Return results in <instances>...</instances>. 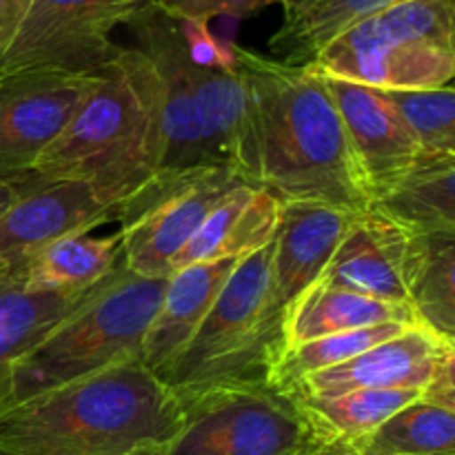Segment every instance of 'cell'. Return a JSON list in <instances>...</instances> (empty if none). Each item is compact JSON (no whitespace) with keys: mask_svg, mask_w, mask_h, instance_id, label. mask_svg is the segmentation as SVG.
<instances>
[{"mask_svg":"<svg viewBox=\"0 0 455 455\" xmlns=\"http://www.w3.org/2000/svg\"><path fill=\"white\" fill-rule=\"evenodd\" d=\"M251 107L253 187L283 203L364 212L371 191L323 76L234 44Z\"/></svg>","mask_w":455,"mask_h":455,"instance_id":"cell-1","label":"cell"},{"mask_svg":"<svg viewBox=\"0 0 455 455\" xmlns=\"http://www.w3.org/2000/svg\"><path fill=\"white\" fill-rule=\"evenodd\" d=\"M180 420V398L138 360L18 404L0 455H127L167 444Z\"/></svg>","mask_w":455,"mask_h":455,"instance_id":"cell-2","label":"cell"},{"mask_svg":"<svg viewBox=\"0 0 455 455\" xmlns=\"http://www.w3.org/2000/svg\"><path fill=\"white\" fill-rule=\"evenodd\" d=\"M31 173L93 182L123 198L124 212L154 187L149 109L127 47L96 69L92 89Z\"/></svg>","mask_w":455,"mask_h":455,"instance_id":"cell-3","label":"cell"},{"mask_svg":"<svg viewBox=\"0 0 455 455\" xmlns=\"http://www.w3.org/2000/svg\"><path fill=\"white\" fill-rule=\"evenodd\" d=\"M164 283L140 278L120 262L78 311L52 329L16 364L13 409L58 387L138 360L142 363V345L163 302Z\"/></svg>","mask_w":455,"mask_h":455,"instance_id":"cell-4","label":"cell"},{"mask_svg":"<svg viewBox=\"0 0 455 455\" xmlns=\"http://www.w3.org/2000/svg\"><path fill=\"white\" fill-rule=\"evenodd\" d=\"M274 243L240 258L212 309L160 380L178 395L269 378L283 354V324L271 309Z\"/></svg>","mask_w":455,"mask_h":455,"instance_id":"cell-5","label":"cell"},{"mask_svg":"<svg viewBox=\"0 0 455 455\" xmlns=\"http://www.w3.org/2000/svg\"><path fill=\"white\" fill-rule=\"evenodd\" d=\"M180 404V427L163 455H323L333 449L300 400L267 380L212 387Z\"/></svg>","mask_w":455,"mask_h":455,"instance_id":"cell-6","label":"cell"},{"mask_svg":"<svg viewBox=\"0 0 455 455\" xmlns=\"http://www.w3.org/2000/svg\"><path fill=\"white\" fill-rule=\"evenodd\" d=\"M151 0H31L12 43L0 52V74L29 69L89 74L118 53L111 31Z\"/></svg>","mask_w":455,"mask_h":455,"instance_id":"cell-7","label":"cell"},{"mask_svg":"<svg viewBox=\"0 0 455 455\" xmlns=\"http://www.w3.org/2000/svg\"><path fill=\"white\" fill-rule=\"evenodd\" d=\"M453 371L455 342L416 324L338 367L302 378L287 394L324 400L364 389H420L425 398L455 409Z\"/></svg>","mask_w":455,"mask_h":455,"instance_id":"cell-8","label":"cell"},{"mask_svg":"<svg viewBox=\"0 0 455 455\" xmlns=\"http://www.w3.org/2000/svg\"><path fill=\"white\" fill-rule=\"evenodd\" d=\"M231 167L196 172L127 209L120 220L123 265L140 278L167 280L178 253L198 231L207 213L243 185Z\"/></svg>","mask_w":455,"mask_h":455,"instance_id":"cell-9","label":"cell"},{"mask_svg":"<svg viewBox=\"0 0 455 455\" xmlns=\"http://www.w3.org/2000/svg\"><path fill=\"white\" fill-rule=\"evenodd\" d=\"M93 80L96 71L0 74V180L31 176L36 160L56 140Z\"/></svg>","mask_w":455,"mask_h":455,"instance_id":"cell-10","label":"cell"},{"mask_svg":"<svg viewBox=\"0 0 455 455\" xmlns=\"http://www.w3.org/2000/svg\"><path fill=\"white\" fill-rule=\"evenodd\" d=\"M124 200L84 180H40L0 216V258L22 265L38 249L120 222Z\"/></svg>","mask_w":455,"mask_h":455,"instance_id":"cell-11","label":"cell"},{"mask_svg":"<svg viewBox=\"0 0 455 455\" xmlns=\"http://www.w3.org/2000/svg\"><path fill=\"white\" fill-rule=\"evenodd\" d=\"M420 235L373 209L358 212L318 284L409 305Z\"/></svg>","mask_w":455,"mask_h":455,"instance_id":"cell-12","label":"cell"},{"mask_svg":"<svg viewBox=\"0 0 455 455\" xmlns=\"http://www.w3.org/2000/svg\"><path fill=\"white\" fill-rule=\"evenodd\" d=\"M355 213L323 203L283 204L271 253V309L283 333L298 300L323 278Z\"/></svg>","mask_w":455,"mask_h":455,"instance_id":"cell-13","label":"cell"},{"mask_svg":"<svg viewBox=\"0 0 455 455\" xmlns=\"http://www.w3.org/2000/svg\"><path fill=\"white\" fill-rule=\"evenodd\" d=\"M371 196L425 156L378 89L323 76Z\"/></svg>","mask_w":455,"mask_h":455,"instance_id":"cell-14","label":"cell"},{"mask_svg":"<svg viewBox=\"0 0 455 455\" xmlns=\"http://www.w3.org/2000/svg\"><path fill=\"white\" fill-rule=\"evenodd\" d=\"M305 67L371 89H435L453 83L455 49L429 43L324 47Z\"/></svg>","mask_w":455,"mask_h":455,"instance_id":"cell-15","label":"cell"},{"mask_svg":"<svg viewBox=\"0 0 455 455\" xmlns=\"http://www.w3.org/2000/svg\"><path fill=\"white\" fill-rule=\"evenodd\" d=\"M283 200L243 182L234 187L198 227L172 265V274L198 262L240 258L274 243L283 218Z\"/></svg>","mask_w":455,"mask_h":455,"instance_id":"cell-16","label":"cell"},{"mask_svg":"<svg viewBox=\"0 0 455 455\" xmlns=\"http://www.w3.org/2000/svg\"><path fill=\"white\" fill-rule=\"evenodd\" d=\"M235 265V258H225L189 265L169 275L163 302L142 345V364L149 371L160 378L173 358L185 349Z\"/></svg>","mask_w":455,"mask_h":455,"instance_id":"cell-17","label":"cell"},{"mask_svg":"<svg viewBox=\"0 0 455 455\" xmlns=\"http://www.w3.org/2000/svg\"><path fill=\"white\" fill-rule=\"evenodd\" d=\"M367 209L413 234H455V156L425 154L378 189Z\"/></svg>","mask_w":455,"mask_h":455,"instance_id":"cell-18","label":"cell"},{"mask_svg":"<svg viewBox=\"0 0 455 455\" xmlns=\"http://www.w3.org/2000/svg\"><path fill=\"white\" fill-rule=\"evenodd\" d=\"M105 280L83 291L31 293L12 287L0 293V420L13 409L12 380L16 364L52 329L78 311Z\"/></svg>","mask_w":455,"mask_h":455,"instance_id":"cell-19","label":"cell"},{"mask_svg":"<svg viewBox=\"0 0 455 455\" xmlns=\"http://www.w3.org/2000/svg\"><path fill=\"white\" fill-rule=\"evenodd\" d=\"M123 262V235L74 234L25 258L18 289L31 293L83 291L105 280Z\"/></svg>","mask_w":455,"mask_h":455,"instance_id":"cell-20","label":"cell"},{"mask_svg":"<svg viewBox=\"0 0 455 455\" xmlns=\"http://www.w3.org/2000/svg\"><path fill=\"white\" fill-rule=\"evenodd\" d=\"M387 323L418 324V320L411 307L403 302L380 300L347 289L315 284L289 314L284 324V349L315 338Z\"/></svg>","mask_w":455,"mask_h":455,"instance_id":"cell-21","label":"cell"},{"mask_svg":"<svg viewBox=\"0 0 455 455\" xmlns=\"http://www.w3.org/2000/svg\"><path fill=\"white\" fill-rule=\"evenodd\" d=\"M429 43L455 49V0H398L342 31L327 47Z\"/></svg>","mask_w":455,"mask_h":455,"instance_id":"cell-22","label":"cell"},{"mask_svg":"<svg viewBox=\"0 0 455 455\" xmlns=\"http://www.w3.org/2000/svg\"><path fill=\"white\" fill-rule=\"evenodd\" d=\"M347 449L354 455H455V409L420 398Z\"/></svg>","mask_w":455,"mask_h":455,"instance_id":"cell-23","label":"cell"},{"mask_svg":"<svg viewBox=\"0 0 455 455\" xmlns=\"http://www.w3.org/2000/svg\"><path fill=\"white\" fill-rule=\"evenodd\" d=\"M420 398H425L420 389H364L324 400H300V404L311 425L333 447H349Z\"/></svg>","mask_w":455,"mask_h":455,"instance_id":"cell-24","label":"cell"},{"mask_svg":"<svg viewBox=\"0 0 455 455\" xmlns=\"http://www.w3.org/2000/svg\"><path fill=\"white\" fill-rule=\"evenodd\" d=\"M394 3L398 0H315L305 12L284 18L269 40L271 58L287 65H309L342 31Z\"/></svg>","mask_w":455,"mask_h":455,"instance_id":"cell-25","label":"cell"},{"mask_svg":"<svg viewBox=\"0 0 455 455\" xmlns=\"http://www.w3.org/2000/svg\"><path fill=\"white\" fill-rule=\"evenodd\" d=\"M418 324L455 342V234H422L409 278Z\"/></svg>","mask_w":455,"mask_h":455,"instance_id":"cell-26","label":"cell"},{"mask_svg":"<svg viewBox=\"0 0 455 455\" xmlns=\"http://www.w3.org/2000/svg\"><path fill=\"white\" fill-rule=\"evenodd\" d=\"M411 327H416V324L387 323L376 324V327L355 329V331L333 333V336H323L315 338V340L302 342V345L287 347L271 367L267 382H271L278 389L289 391L302 378L324 371V369L338 367V364L355 358L358 354L380 345V342L400 336V333Z\"/></svg>","mask_w":455,"mask_h":455,"instance_id":"cell-27","label":"cell"},{"mask_svg":"<svg viewBox=\"0 0 455 455\" xmlns=\"http://www.w3.org/2000/svg\"><path fill=\"white\" fill-rule=\"evenodd\" d=\"M425 154L455 156V89H378Z\"/></svg>","mask_w":455,"mask_h":455,"instance_id":"cell-28","label":"cell"},{"mask_svg":"<svg viewBox=\"0 0 455 455\" xmlns=\"http://www.w3.org/2000/svg\"><path fill=\"white\" fill-rule=\"evenodd\" d=\"M151 3L178 20L209 22L218 16H251L271 4H280V0H151Z\"/></svg>","mask_w":455,"mask_h":455,"instance_id":"cell-29","label":"cell"},{"mask_svg":"<svg viewBox=\"0 0 455 455\" xmlns=\"http://www.w3.org/2000/svg\"><path fill=\"white\" fill-rule=\"evenodd\" d=\"M31 0H0V52L12 43L16 31L20 29Z\"/></svg>","mask_w":455,"mask_h":455,"instance_id":"cell-30","label":"cell"},{"mask_svg":"<svg viewBox=\"0 0 455 455\" xmlns=\"http://www.w3.org/2000/svg\"><path fill=\"white\" fill-rule=\"evenodd\" d=\"M40 178L38 176H25L18 178V180H0V216L25 194L27 189H31L34 185H38Z\"/></svg>","mask_w":455,"mask_h":455,"instance_id":"cell-31","label":"cell"},{"mask_svg":"<svg viewBox=\"0 0 455 455\" xmlns=\"http://www.w3.org/2000/svg\"><path fill=\"white\" fill-rule=\"evenodd\" d=\"M18 278H20V265L7 260V258H0V293L18 287Z\"/></svg>","mask_w":455,"mask_h":455,"instance_id":"cell-32","label":"cell"},{"mask_svg":"<svg viewBox=\"0 0 455 455\" xmlns=\"http://www.w3.org/2000/svg\"><path fill=\"white\" fill-rule=\"evenodd\" d=\"M314 3L315 0H280V7H283L284 18H291L296 16V13L305 12V9Z\"/></svg>","mask_w":455,"mask_h":455,"instance_id":"cell-33","label":"cell"},{"mask_svg":"<svg viewBox=\"0 0 455 455\" xmlns=\"http://www.w3.org/2000/svg\"><path fill=\"white\" fill-rule=\"evenodd\" d=\"M163 447H145V449H138V451H132L127 455H163Z\"/></svg>","mask_w":455,"mask_h":455,"instance_id":"cell-34","label":"cell"},{"mask_svg":"<svg viewBox=\"0 0 455 455\" xmlns=\"http://www.w3.org/2000/svg\"><path fill=\"white\" fill-rule=\"evenodd\" d=\"M323 455H354V453H351L347 447H333V449H329V451L323 453Z\"/></svg>","mask_w":455,"mask_h":455,"instance_id":"cell-35","label":"cell"}]
</instances>
